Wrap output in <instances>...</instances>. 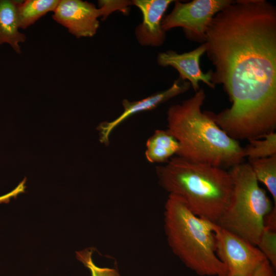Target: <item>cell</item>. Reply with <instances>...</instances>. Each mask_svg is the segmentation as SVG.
Masks as SVG:
<instances>
[{
    "instance_id": "7c38bea8",
    "label": "cell",
    "mask_w": 276,
    "mask_h": 276,
    "mask_svg": "<svg viewBox=\"0 0 276 276\" xmlns=\"http://www.w3.org/2000/svg\"><path fill=\"white\" fill-rule=\"evenodd\" d=\"M19 29L14 0H0V46L8 43L16 53H21L20 43L26 37Z\"/></svg>"
},
{
    "instance_id": "5bb4252c",
    "label": "cell",
    "mask_w": 276,
    "mask_h": 276,
    "mask_svg": "<svg viewBox=\"0 0 276 276\" xmlns=\"http://www.w3.org/2000/svg\"><path fill=\"white\" fill-rule=\"evenodd\" d=\"M59 1L14 0L20 29H26L47 13L54 12Z\"/></svg>"
},
{
    "instance_id": "5b68a950",
    "label": "cell",
    "mask_w": 276,
    "mask_h": 276,
    "mask_svg": "<svg viewBox=\"0 0 276 276\" xmlns=\"http://www.w3.org/2000/svg\"><path fill=\"white\" fill-rule=\"evenodd\" d=\"M229 172L233 183L231 200L216 224L257 246L264 218L274 206L248 163L235 165Z\"/></svg>"
},
{
    "instance_id": "7a4b0ae2",
    "label": "cell",
    "mask_w": 276,
    "mask_h": 276,
    "mask_svg": "<svg viewBox=\"0 0 276 276\" xmlns=\"http://www.w3.org/2000/svg\"><path fill=\"white\" fill-rule=\"evenodd\" d=\"M205 97L200 88L167 111V130L179 145L176 155L223 169L243 163V147L216 123L208 111H202Z\"/></svg>"
},
{
    "instance_id": "9c48e42d",
    "label": "cell",
    "mask_w": 276,
    "mask_h": 276,
    "mask_svg": "<svg viewBox=\"0 0 276 276\" xmlns=\"http://www.w3.org/2000/svg\"><path fill=\"white\" fill-rule=\"evenodd\" d=\"M190 86L189 82L179 78L168 89L142 100L129 101L124 99L122 101L124 108L122 113L113 120L104 122L99 126L101 142L105 145L109 144L111 133L125 120L136 113L155 108L169 99L185 93L189 88Z\"/></svg>"
},
{
    "instance_id": "277c9868",
    "label": "cell",
    "mask_w": 276,
    "mask_h": 276,
    "mask_svg": "<svg viewBox=\"0 0 276 276\" xmlns=\"http://www.w3.org/2000/svg\"><path fill=\"white\" fill-rule=\"evenodd\" d=\"M213 223L193 213L179 196L169 194L164 225L167 242L174 254L199 276L227 274L216 253Z\"/></svg>"
},
{
    "instance_id": "d6986e66",
    "label": "cell",
    "mask_w": 276,
    "mask_h": 276,
    "mask_svg": "<svg viewBox=\"0 0 276 276\" xmlns=\"http://www.w3.org/2000/svg\"><path fill=\"white\" fill-rule=\"evenodd\" d=\"M275 269L266 260L255 271L252 276H276ZM220 276H227L226 274Z\"/></svg>"
},
{
    "instance_id": "8992f818",
    "label": "cell",
    "mask_w": 276,
    "mask_h": 276,
    "mask_svg": "<svg viewBox=\"0 0 276 276\" xmlns=\"http://www.w3.org/2000/svg\"><path fill=\"white\" fill-rule=\"evenodd\" d=\"M232 1L193 0L181 3L175 1L172 11L163 19L162 29L165 32L174 28H182L188 39L203 43L214 16Z\"/></svg>"
},
{
    "instance_id": "9a60e30c",
    "label": "cell",
    "mask_w": 276,
    "mask_h": 276,
    "mask_svg": "<svg viewBox=\"0 0 276 276\" xmlns=\"http://www.w3.org/2000/svg\"><path fill=\"white\" fill-rule=\"evenodd\" d=\"M248 163L258 182L267 188L276 206V155L250 160Z\"/></svg>"
},
{
    "instance_id": "ac0fdd59",
    "label": "cell",
    "mask_w": 276,
    "mask_h": 276,
    "mask_svg": "<svg viewBox=\"0 0 276 276\" xmlns=\"http://www.w3.org/2000/svg\"><path fill=\"white\" fill-rule=\"evenodd\" d=\"M92 251L85 249L77 252V257L91 272V276H122L119 271L112 268L100 267L93 262Z\"/></svg>"
},
{
    "instance_id": "6da1fadb",
    "label": "cell",
    "mask_w": 276,
    "mask_h": 276,
    "mask_svg": "<svg viewBox=\"0 0 276 276\" xmlns=\"http://www.w3.org/2000/svg\"><path fill=\"white\" fill-rule=\"evenodd\" d=\"M206 52L231 106L209 112L230 137L248 141L276 128V9L265 0H236L213 18Z\"/></svg>"
},
{
    "instance_id": "30bf717a",
    "label": "cell",
    "mask_w": 276,
    "mask_h": 276,
    "mask_svg": "<svg viewBox=\"0 0 276 276\" xmlns=\"http://www.w3.org/2000/svg\"><path fill=\"white\" fill-rule=\"evenodd\" d=\"M205 42L188 52L178 54L173 51H167L158 54V64L162 66H170L179 74V78L189 82L195 92L199 89V82H203L211 88L215 85L212 82V71L203 73L200 66V59L206 52Z\"/></svg>"
},
{
    "instance_id": "ffe728a7",
    "label": "cell",
    "mask_w": 276,
    "mask_h": 276,
    "mask_svg": "<svg viewBox=\"0 0 276 276\" xmlns=\"http://www.w3.org/2000/svg\"><path fill=\"white\" fill-rule=\"evenodd\" d=\"M8 199H9V196L8 194H7L6 195L0 197V201H5Z\"/></svg>"
},
{
    "instance_id": "4fadbf2b",
    "label": "cell",
    "mask_w": 276,
    "mask_h": 276,
    "mask_svg": "<svg viewBox=\"0 0 276 276\" xmlns=\"http://www.w3.org/2000/svg\"><path fill=\"white\" fill-rule=\"evenodd\" d=\"M146 146L145 156L151 163H166L179 150L178 141L167 129L155 130Z\"/></svg>"
},
{
    "instance_id": "3957f363",
    "label": "cell",
    "mask_w": 276,
    "mask_h": 276,
    "mask_svg": "<svg viewBox=\"0 0 276 276\" xmlns=\"http://www.w3.org/2000/svg\"><path fill=\"white\" fill-rule=\"evenodd\" d=\"M156 172L162 188L181 197L199 217L216 223L229 204L233 183L224 169L176 155Z\"/></svg>"
},
{
    "instance_id": "ba28073f",
    "label": "cell",
    "mask_w": 276,
    "mask_h": 276,
    "mask_svg": "<svg viewBox=\"0 0 276 276\" xmlns=\"http://www.w3.org/2000/svg\"><path fill=\"white\" fill-rule=\"evenodd\" d=\"M118 10L114 1H99L97 8L93 3L81 0H60L52 16L77 38L91 37L99 27L98 18H105Z\"/></svg>"
},
{
    "instance_id": "52a82bcc",
    "label": "cell",
    "mask_w": 276,
    "mask_h": 276,
    "mask_svg": "<svg viewBox=\"0 0 276 276\" xmlns=\"http://www.w3.org/2000/svg\"><path fill=\"white\" fill-rule=\"evenodd\" d=\"M216 253L227 267V276H252L266 260L259 248L246 239L213 223Z\"/></svg>"
},
{
    "instance_id": "2e32d148",
    "label": "cell",
    "mask_w": 276,
    "mask_h": 276,
    "mask_svg": "<svg viewBox=\"0 0 276 276\" xmlns=\"http://www.w3.org/2000/svg\"><path fill=\"white\" fill-rule=\"evenodd\" d=\"M243 147L244 157L248 160L276 155V133L271 132L263 137L248 141Z\"/></svg>"
},
{
    "instance_id": "e0dca14e",
    "label": "cell",
    "mask_w": 276,
    "mask_h": 276,
    "mask_svg": "<svg viewBox=\"0 0 276 276\" xmlns=\"http://www.w3.org/2000/svg\"><path fill=\"white\" fill-rule=\"evenodd\" d=\"M257 246L272 267L276 268V229L264 226Z\"/></svg>"
},
{
    "instance_id": "8fae6325",
    "label": "cell",
    "mask_w": 276,
    "mask_h": 276,
    "mask_svg": "<svg viewBox=\"0 0 276 276\" xmlns=\"http://www.w3.org/2000/svg\"><path fill=\"white\" fill-rule=\"evenodd\" d=\"M172 0H134L132 5L141 11L143 20L135 29V36L142 45L157 47L165 39L162 27L163 15Z\"/></svg>"
}]
</instances>
